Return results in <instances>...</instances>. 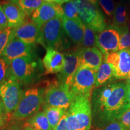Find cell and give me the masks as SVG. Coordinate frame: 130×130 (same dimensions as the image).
<instances>
[{
	"label": "cell",
	"instance_id": "6da1fadb",
	"mask_svg": "<svg viewBox=\"0 0 130 130\" xmlns=\"http://www.w3.org/2000/svg\"><path fill=\"white\" fill-rule=\"evenodd\" d=\"M94 101L102 119L118 120L130 107L126 99V84L118 83L102 86L96 93Z\"/></svg>",
	"mask_w": 130,
	"mask_h": 130
},
{
	"label": "cell",
	"instance_id": "7a4b0ae2",
	"mask_svg": "<svg viewBox=\"0 0 130 130\" xmlns=\"http://www.w3.org/2000/svg\"><path fill=\"white\" fill-rule=\"evenodd\" d=\"M64 115L69 130H90L92 122L90 96H76Z\"/></svg>",
	"mask_w": 130,
	"mask_h": 130
},
{
	"label": "cell",
	"instance_id": "3957f363",
	"mask_svg": "<svg viewBox=\"0 0 130 130\" xmlns=\"http://www.w3.org/2000/svg\"><path fill=\"white\" fill-rule=\"evenodd\" d=\"M45 90L37 87L27 89L22 95L16 110L13 112V117L17 120L30 118L39 112L44 102Z\"/></svg>",
	"mask_w": 130,
	"mask_h": 130
},
{
	"label": "cell",
	"instance_id": "277c9868",
	"mask_svg": "<svg viewBox=\"0 0 130 130\" xmlns=\"http://www.w3.org/2000/svg\"><path fill=\"white\" fill-rule=\"evenodd\" d=\"M65 34L61 18L56 17L41 26L40 43L46 48L61 50L64 47Z\"/></svg>",
	"mask_w": 130,
	"mask_h": 130
},
{
	"label": "cell",
	"instance_id": "5b68a950",
	"mask_svg": "<svg viewBox=\"0 0 130 130\" xmlns=\"http://www.w3.org/2000/svg\"><path fill=\"white\" fill-rule=\"evenodd\" d=\"M83 23L95 32H101L106 29L105 18L98 6L85 0H73Z\"/></svg>",
	"mask_w": 130,
	"mask_h": 130
},
{
	"label": "cell",
	"instance_id": "8992f818",
	"mask_svg": "<svg viewBox=\"0 0 130 130\" xmlns=\"http://www.w3.org/2000/svg\"><path fill=\"white\" fill-rule=\"evenodd\" d=\"M75 97L71 86L64 83H57L45 90L44 105L67 110Z\"/></svg>",
	"mask_w": 130,
	"mask_h": 130
},
{
	"label": "cell",
	"instance_id": "52a82bcc",
	"mask_svg": "<svg viewBox=\"0 0 130 130\" xmlns=\"http://www.w3.org/2000/svg\"><path fill=\"white\" fill-rule=\"evenodd\" d=\"M23 93L21 83L13 75L0 84V97L6 113H12L16 110Z\"/></svg>",
	"mask_w": 130,
	"mask_h": 130
},
{
	"label": "cell",
	"instance_id": "ba28073f",
	"mask_svg": "<svg viewBox=\"0 0 130 130\" xmlns=\"http://www.w3.org/2000/svg\"><path fill=\"white\" fill-rule=\"evenodd\" d=\"M98 71L88 67H79L75 74L71 84V90L75 95L91 96L95 87Z\"/></svg>",
	"mask_w": 130,
	"mask_h": 130
},
{
	"label": "cell",
	"instance_id": "9c48e42d",
	"mask_svg": "<svg viewBox=\"0 0 130 130\" xmlns=\"http://www.w3.org/2000/svg\"><path fill=\"white\" fill-rule=\"evenodd\" d=\"M10 69L13 75L21 83H31L36 77L37 63L33 57L15 58L11 61Z\"/></svg>",
	"mask_w": 130,
	"mask_h": 130
},
{
	"label": "cell",
	"instance_id": "30bf717a",
	"mask_svg": "<svg viewBox=\"0 0 130 130\" xmlns=\"http://www.w3.org/2000/svg\"><path fill=\"white\" fill-rule=\"evenodd\" d=\"M24 57H33L32 45L27 44L14 37L12 31L9 41L3 54L2 57L10 64L11 61L15 58Z\"/></svg>",
	"mask_w": 130,
	"mask_h": 130
},
{
	"label": "cell",
	"instance_id": "8fae6325",
	"mask_svg": "<svg viewBox=\"0 0 130 130\" xmlns=\"http://www.w3.org/2000/svg\"><path fill=\"white\" fill-rule=\"evenodd\" d=\"M120 34L113 27L105 29L96 35V47L103 54L104 57L118 51Z\"/></svg>",
	"mask_w": 130,
	"mask_h": 130
},
{
	"label": "cell",
	"instance_id": "7c38bea8",
	"mask_svg": "<svg viewBox=\"0 0 130 130\" xmlns=\"http://www.w3.org/2000/svg\"><path fill=\"white\" fill-rule=\"evenodd\" d=\"M64 16L63 7L56 3L45 2L35 11L31 16L32 22L40 26L56 17Z\"/></svg>",
	"mask_w": 130,
	"mask_h": 130
},
{
	"label": "cell",
	"instance_id": "4fadbf2b",
	"mask_svg": "<svg viewBox=\"0 0 130 130\" xmlns=\"http://www.w3.org/2000/svg\"><path fill=\"white\" fill-rule=\"evenodd\" d=\"M14 37L27 44L33 45L39 43L41 37V26L32 22H27L16 28H13Z\"/></svg>",
	"mask_w": 130,
	"mask_h": 130
},
{
	"label": "cell",
	"instance_id": "5bb4252c",
	"mask_svg": "<svg viewBox=\"0 0 130 130\" xmlns=\"http://www.w3.org/2000/svg\"><path fill=\"white\" fill-rule=\"evenodd\" d=\"M103 61V54L96 46L79 49V67H88L98 71Z\"/></svg>",
	"mask_w": 130,
	"mask_h": 130
},
{
	"label": "cell",
	"instance_id": "9a60e30c",
	"mask_svg": "<svg viewBox=\"0 0 130 130\" xmlns=\"http://www.w3.org/2000/svg\"><path fill=\"white\" fill-rule=\"evenodd\" d=\"M64 66L59 75L60 82L71 86L73 78L79 67V49L64 54Z\"/></svg>",
	"mask_w": 130,
	"mask_h": 130
},
{
	"label": "cell",
	"instance_id": "2e32d148",
	"mask_svg": "<svg viewBox=\"0 0 130 130\" xmlns=\"http://www.w3.org/2000/svg\"><path fill=\"white\" fill-rule=\"evenodd\" d=\"M45 74L60 73L64 66V54L53 48H46V52L42 60Z\"/></svg>",
	"mask_w": 130,
	"mask_h": 130
},
{
	"label": "cell",
	"instance_id": "e0dca14e",
	"mask_svg": "<svg viewBox=\"0 0 130 130\" xmlns=\"http://www.w3.org/2000/svg\"><path fill=\"white\" fill-rule=\"evenodd\" d=\"M61 18L66 35L75 45H81L84 36V24L81 19L74 20L68 19L64 15Z\"/></svg>",
	"mask_w": 130,
	"mask_h": 130
},
{
	"label": "cell",
	"instance_id": "ac0fdd59",
	"mask_svg": "<svg viewBox=\"0 0 130 130\" xmlns=\"http://www.w3.org/2000/svg\"><path fill=\"white\" fill-rule=\"evenodd\" d=\"M3 9L7 17L9 27L16 28L27 22V16L18 5L11 2L3 3Z\"/></svg>",
	"mask_w": 130,
	"mask_h": 130
},
{
	"label": "cell",
	"instance_id": "d6986e66",
	"mask_svg": "<svg viewBox=\"0 0 130 130\" xmlns=\"http://www.w3.org/2000/svg\"><path fill=\"white\" fill-rule=\"evenodd\" d=\"M119 61L115 68V77L117 79H128L130 77V48L118 51Z\"/></svg>",
	"mask_w": 130,
	"mask_h": 130
},
{
	"label": "cell",
	"instance_id": "ffe728a7",
	"mask_svg": "<svg viewBox=\"0 0 130 130\" xmlns=\"http://www.w3.org/2000/svg\"><path fill=\"white\" fill-rule=\"evenodd\" d=\"M113 17L112 27L118 30L119 32L127 28L130 18L127 6L125 3L119 2L116 4Z\"/></svg>",
	"mask_w": 130,
	"mask_h": 130
},
{
	"label": "cell",
	"instance_id": "44dd1931",
	"mask_svg": "<svg viewBox=\"0 0 130 130\" xmlns=\"http://www.w3.org/2000/svg\"><path fill=\"white\" fill-rule=\"evenodd\" d=\"M113 77H115V69L113 66L104 60L97 71L95 87L104 86Z\"/></svg>",
	"mask_w": 130,
	"mask_h": 130
},
{
	"label": "cell",
	"instance_id": "7402d4cb",
	"mask_svg": "<svg viewBox=\"0 0 130 130\" xmlns=\"http://www.w3.org/2000/svg\"><path fill=\"white\" fill-rule=\"evenodd\" d=\"M25 125L39 130H53L44 111H39L30 117Z\"/></svg>",
	"mask_w": 130,
	"mask_h": 130
},
{
	"label": "cell",
	"instance_id": "603a6c76",
	"mask_svg": "<svg viewBox=\"0 0 130 130\" xmlns=\"http://www.w3.org/2000/svg\"><path fill=\"white\" fill-rule=\"evenodd\" d=\"M66 111V110L58 108V107L44 105L43 111L45 112L48 118L49 123L53 130L56 129L61 118L64 116Z\"/></svg>",
	"mask_w": 130,
	"mask_h": 130
},
{
	"label": "cell",
	"instance_id": "cb8c5ba5",
	"mask_svg": "<svg viewBox=\"0 0 130 130\" xmlns=\"http://www.w3.org/2000/svg\"><path fill=\"white\" fill-rule=\"evenodd\" d=\"M45 1L43 0H19L17 5L27 16H31L35 11L40 7Z\"/></svg>",
	"mask_w": 130,
	"mask_h": 130
},
{
	"label": "cell",
	"instance_id": "d4e9b609",
	"mask_svg": "<svg viewBox=\"0 0 130 130\" xmlns=\"http://www.w3.org/2000/svg\"><path fill=\"white\" fill-rule=\"evenodd\" d=\"M83 39L81 44L82 48H92L96 46V35L95 32L85 24L83 25Z\"/></svg>",
	"mask_w": 130,
	"mask_h": 130
},
{
	"label": "cell",
	"instance_id": "484cf974",
	"mask_svg": "<svg viewBox=\"0 0 130 130\" xmlns=\"http://www.w3.org/2000/svg\"><path fill=\"white\" fill-rule=\"evenodd\" d=\"M62 7L63 12H64V15L67 18L74 19V20H79L80 19L77 9L73 2V0L66 3Z\"/></svg>",
	"mask_w": 130,
	"mask_h": 130
},
{
	"label": "cell",
	"instance_id": "4316f807",
	"mask_svg": "<svg viewBox=\"0 0 130 130\" xmlns=\"http://www.w3.org/2000/svg\"><path fill=\"white\" fill-rule=\"evenodd\" d=\"M12 75L10 64L6 59L1 57H0V84L9 78Z\"/></svg>",
	"mask_w": 130,
	"mask_h": 130
},
{
	"label": "cell",
	"instance_id": "83f0119b",
	"mask_svg": "<svg viewBox=\"0 0 130 130\" xmlns=\"http://www.w3.org/2000/svg\"><path fill=\"white\" fill-rule=\"evenodd\" d=\"M13 28L8 27L6 28L0 30V57H2L4 51L9 41Z\"/></svg>",
	"mask_w": 130,
	"mask_h": 130
},
{
	"label": "cell",
	"instance_id": "f1b7e54d",
	"mask_svg": "<svg viewBox=\"0 0 130 130\" xmlns=\"http://www.w3.org/2000/svg\"><path fill=\"white\" fill-rule=\"evenodd\" d=\"M99 4L104 13L108 17L113 16L116 5L113 0H98Z\"/></svg>",
	"mask_w": 130,
	"mask_h": 130
},
{
	"label": "cell",
	"instance_id": "f546056e",
	"mask_svg": "<svg viewBox=\"0 0 130 130\" xmlns=\"http://www.w3.org/2000/svg\"><path fill=\"white\" fill-rule=\"evenodd\" d=\"M120 40L118 51L130 48V32L126 28L119 32Z\"/></svg>",
	"mask_w": 130,
	"mask_h": 130
},
{
	"label": "cell",
	"instance_id": "4dcf8cb0",
	"mask_svg": "<svg viewBox=\"0 0 130 130\" xmlns=\"http://www.w3.org/2000/svg\"><path fill=\"white\" fill-rule=\"evenodd\" d=\"M118 121L130 129V107L118 118Z\"/></svg>",
	"mask_w": 130,
	"mask_h": 130
},
{
	"label": "cell",
	"instance_id": "1f68e13d",
	"mask_svg": "<svg viewBox=\"0 0 130 130\" xmlns=\"http://www.w3.org/2000/svg\"><path fill=\"white\" fill-rule=\"evenodd\" d=\"M104 130H130L125 127L119 121H111Z\"/></svg>",
	"mask_w": 130,
	"mask_h": 130
},
{
	"label": "cell",
	"instance_id": "d6a6232c",
	"mask_svg": "<svg viewBox=\"0 0 130 130\" xmlns=\"http://www.w3.org/2000/svg\"><path fill=\"white\" fill-rule=\"evenodd\" d=\"M8 27H9V24H8L7 17L3 9L2 5L0 4V29L3 30Z\"/></svg>",
	"mask_w": 130,
	"mask_h": 130
},
{
	"label": "cell",
	"instance_id": "836d02e7",
	"mask_svg": "<svg viewBox=\"0 0 130 130\" xmlns=\"http://www.w3.org/2000/svg\"><path fill=\"white\" fill-rule=\"evenodd\" d=\"M54 130H69L67 127V125H66V120L65 115H64V116L61 118L60 122L58 123V125L57 126V127Z\"/></svg>",
	"mask_w": 130,
	"mask_h": 130
},
{
	"label": "cell",
	"instance_id": "e575fe53",
	"mask_svg": "<svg viewBox=\"0 0 130 130\" xmlns=\"http://www.w3.org/2000/svg\"><path fill=\"white\" fill-rule=\"evenodd\" d=\"M4 114H7L6 112V110H5V107L3 104V102L2 100H1V97H0V116H4Z\"/></svg>",
	"mask_w": 130,
	"mask_h": 130
},
{
	"label": "cell",
	"instance_id": "d590c367",
	"mask_svg": "<svg viewBox=\"0 0 130 130\" xmlns=\"http://www.w3.org/2000/svg\"><path fill=\"white\" fill-rule=\"evenodd\" d=\"M126 84V99H127V101L128 103L130 105V85L129 84Z\"/></svg>",
	"mask_w": 130,
	"mask_h": 130
},
{
	"label": "cell",
	"instance_id": "8d00e7d4",
	"mask_svg": "<svg viewBox=\"0 0 130 130\" xmlns=\"http://www.w3.org/2000/svg\"><path fill=\"white\" fill-rule=\"evenodd\" d=\"M85 1H88V2L90 3L91 4L95 5V6H98V4H99L98 0H85Z\"/></svg>",
	"mask_w": 130,
	"mask_h": 130
},
{
	"label": "cell",
	"instance_id": "74e56055",
	"mask_svg": "<svg viewBox=\"0 0 130 130\" xmlns=\"http://www.w3.org/2000/svg\"><path fill=\"white\" fill-rule=\"evenodd\" d=\"M72 0H56V3L58 4H63L65 3H68Z\"/></svg>",
	"mask_w": 130,
	"mask_h": 130
},
{
	"label": "cell",
	"instance_id": "f35d334b",
	"mask_svg": "<svg viewBox=\"0 0 130 130\" xmlns=\"http://www.w3.org/2000/svg\"><path fill=\"white\" fill-rule=\"evenodd\" d=\"M23 130H39V129H35V128L31 127V126H27V125H24L23 126Z\"/></svg>",
	"mask_w": 130,
	"mask_h": 130
},
{
	"label": "cell",
	"instance_id": "ab89813d",
	"mask_svg": "<svg viewBox=\"0 0 130 130\" xmlns=\"http://www.w3.org/2000/svg\"><path fill=\"white\" fill-rule=\"evenodd\" d=\"M4 116H0V128L3 126V124H4Z\"/></svg>",
	"mask_w": 130,
	"mask_h": 130
},
{
	"label": "cell",
	"instance_id": "60d3db41",
	"mask_svg": "<svg viewBox=\"0 0 130 130\" xmlns=\"http://www.w3.org/2000/svg\"><path fill=\"white\" fill-rule=\"evenodd\" d=\"M3 130H19V129L18 126H12V127L9 128L7 129H5Z\"/></svg>",
	"mask_w": 130,
	"mask_h": 130
},
{
	"label": "cell",
	"instance_id": "b9f144b4",
	"mask_svg": "<svg viewBox=\"0 0 130 130\" xmlns=\"http://www.w3.org/2000/svg\"><path fill=\"white\" fill-rule=\"evenodd\" d=\"M19 1V0H10V2L13 3V4H14L17 5Z\"/></svg>",
	"mask_w": 130,
	"mask_h": 130
},
{
	"label": "cell",
	"instance_id": "7bdbcfd3",
	"mask_svg": "<svg viewBox=\"0 0 130 130\" xmlns=\"http://www.w3.org/2000/svg\"><path fill=\"white\" fill-rule=\"evenodd\" d=\"M43 1L48 3H56V0H43Z\"/></svg>",
	"mask_w": 130,
	"mask_h": 130
},
{
	"label": "cell",
	"instance_id": "ee69618b",
	"mask_svg": "<svg viewBox=\"0 0 130 130\" xmlns=\"http://www.w3.org/2000/svg\"><path fill=\"white\" fill-rule=\"evenodd\" d=\"M127 28H128V30L129 31V32H130V19L129 21V22H128V25H127Z\"/></svg>",
	"mask_w": 130,
	"mask_h": 130
},
{
	"label": "cell",
	"instance_id": "f6af8a7d",
	"mask_svg": "<svg viewBox=\"0 0 130 130\" xmlns=\"http://www.w3.org/2000/svg\"><path fill=\"white\" fill-rule=\"evenodd\" d=\"M126 83L127 84H129V85H130V77L128 78V79H126Z\"/></svg>",
	"mask_w": 130,
	"mask_h": 130
},
{
	"label": "cell",
	"instance_id": "bcb514c9",
	"mask_svg": "<svg viewBox=\"0 0 130 130\" xmlns=\"http://www.w3.org/2000/svg\"><path fill=\"white\" fill-rule=\"evenodd\" d=\"M128 1H130V0H128Z\"/></svg>",
	"mask_w": 130,
	"mask_h": 130
},
{
	"label": "cell",
	"instance_id": "7dc6e473",
	"mask_svg": "<svg viewBox=\"0 0 130 130\" xmlns=\"http://www.w3.org/2000/svg\"><path fill=\"white\" fill-rule=\"evenodd\" d=\"M0 30H1V29H0Z\"/></svg>",
	"mask_w": 130,
	"mask_h": 130
}]
</instances>
